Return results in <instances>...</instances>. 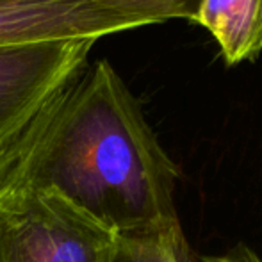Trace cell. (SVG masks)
<instances>
[{
  "mask_svg": "<svg viewBox=\"0 0 262 262\" xmlns=\"http://www.w3.org/2000/svg\"><path fill=\"white\" fill-rule=\"evenodd\" d=\"M118 237L49 191L0 193V262H111Z\"/></svg>",
  "mask_w": 262,
  "mask_h": 262,
  "instance_id": "7a4b0ae2",
  "label": "cell"
},
{
  "mask_svg": "<svg viewBox=\"0 0 262 262\" xmlns=\"http://www.w3.org/2000/svg\"><path fill=\"white\" fill-rule=\"evenodd\" d=\"M177 179V164L107 59L50 97L0 152V193H55L120 239L184 235Z\"/></svg>",
  "mask_w": 262,
  "mask_h": 262,
  "instance_id": "6da1fadb",
  "label": "cell"
},
{
  "mask_svg": "<svg viewBox=\"0 0 262 262\" xmlns=\"http://www.w3.org/2000/svg\"><path fill=\"white\" fill-rule=\"evenodd\" d=\"M95 4L120 14L132 27L161 25L169 20L194 21L202 0H93Z\"/></svg>",
  "mask_w": 262,
  "mask_h": 262,
  "instance_id": "8992f818",
  "label": "cell"
},
{
  "mask_svg": "<svg viewBox=\"0 0 262 262\" xmlns=\"http://www.w3.org/2000/svg\"><path fill=\"white\" fill-rule=\"evenodd\" d=\"M132 24L93 0H0V47L54 39H98Z\"/></svg>",
  "mask_w": 262,
  "mask_h": 262,
  "instance_id": "277c9868",
  "label": "cell"
},
{
  "mask_svg": "<svg viewBox=\"0 0 262 262\" xmlns=\"http://www.w3.org/2000/svg\"><path fill=\"white\" fill-rule=\"evenodd\" d=\"M184 235L120 239L111 262H186Z\"/></svg>",
  "mask_w": 262,
  "mask_h": 262,
  "instance_id": "52a82bcc",
  "label": "cell"
},
{
  "mask_svg": "<svg viewBox=\"0 0 262 262\" xmlns=\"http://www.w3.org/2000/svg\"><path fill=\"white\" fill-rule=\"evenodd\" d=\"M198 262H262L257 257L255 252L248 248V246H235L234 250L223 253V255H210V257H200Z\"/></svg>",
  "mask_w": 262,
  "mask_h": 262,
  "instance_id": "ba28073f",
  "label": "cell"
},
{
  "mask_svg": "<svg viewBox=\"0 0 262 262\" xmlns=\"http://www.w3.org/2000/svg\"><path fill=\"white\" fill-rule=\"evenodd\" d=\"M93 39L0 47V152L50 97L88 68Z\"/></svg>",
  "mask_w": 262,
  "mask_h": 262,
  "instance_id": "3957f363",
  "label": "cell"
},
{
  "mask_svg": "<svg viewBox=\"0 0 262 262\" xmlns=\"http://www.w3.org/2000/svg\"><path fill=\"white\" fill-rule=\"evenodd\" d=\"M193 24L212 36L227 66L262 52V0H202Z\"/></svg>",
  "mask_w": 262,
  "mask_h": 262,
  "instance_id": "5b68a950",
  "label": "cell"
}]
</instances>
